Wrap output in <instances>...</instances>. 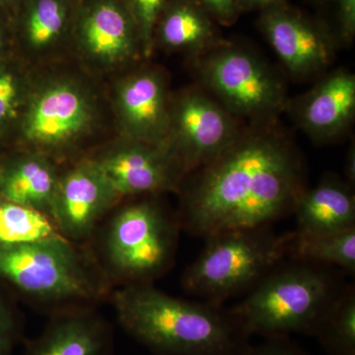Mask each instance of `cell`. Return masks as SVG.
<instances>
[{
  "instance_id": "1",
  "label": "cell",
  "mask_w": 355,
  "mask_h": 355,
  "mask_svg": "<svg viewBox=\"0 0 355 355\" xmlns=\"http://www.w3.org/2000/svg\"><path fill=\"white\" fill-rule=\"evenodd\" d=\"M306 189L304 159L279 121L247 123L224 153L184 178L178 218L205 240L272 225L293 214Z\"/></svg>"
},
{
  "instance_id": "2",
  "label": "cell",
  "mask_w": 355,
  "mask_h": 355,
  "mask_svg": "<svg viewBox=\"0 0 355 355\" xmlns=\"http://www.w3.org/2000/svg\"><path fill=\"white\" fill-rule=\"evenodd\" d=\"M113 305L121 328L156 355H247L252 336L232 309L173 297L153 284L121 286Z\"/></svg>"
},
{
  "instance_id": "3",
  "label": "cell",
  "mask_w": 355,
  "mask_h": 355,
  "mask_svg": "<svg viewBox=\"0 0 355 355\" xmlns=\"http://www.w3.org/2000/svg\"><path fill=\"white\" fill-rule=\"evenodd\" d=\"M323 266L293 260L282 263L231 309L251 336H314L343 287Z\"/></svg>"
},
{
  "instance_id": "4",
  "label": "cell",
  "mask_w": 355,
  "mask_h": 355,
  "mask_svg": "<svg viewBox=\"0 0 355 355\" xmlns=\"http://www.w3.org/2000/svg\"><path fill=\"white\" fill-rule=\"evenodd\" d=\"M291 232L272 225L237 229L210 236L202 253L184 270V291L212 304L251 291L287 259Z\"/></svg>"
},
{
  "instance_id": "5",
  "label": "cell",
  "mask_w": 355,
  "mask_h": 355,
  "mask_svg": "<svg viewBox=\"0 0 355 355\" xmlns=\"http://www.w3.org/2000/svg\"><path fill=\"white\" fill-rule=\"evenodd\" d=\"M191 60L200 86L236 118L259 125L284 113L289 97L284 76L248 44L223 39Z\"/></svg>"
},
{
  "instance_id": "6",
  "label": "cell",
  "mask_w": 355,
  "mask_h": 355,
  "mask_svg": "<svg viewBox=\"0 0 355 355\" xmlns=\"http://www.w3.org/2000/svg\"><path fill=\"white\" fill-rule=\"evenodd\" d=\"M0 279L46 304L91 303L108 292L106 277L64 237L0 244Z\"/></svg>"
},
{
  "instance_id": "7",
  "label": "cell",
  "mask_w": 355,
  "mask_h": 355,
  "mask_svg": "<svg viewBox=\"0 0 355 355\" xmlns=\"http://www.w3.org/2000/svg\"><path fill=\"white\" fill-rule=\"evenodd\" d=\"M180 229L178 216L150 198L121 207L104 236L107 270L121 286L153 284L174 263Z\"/></svg>"
},
{
  "instance_id": "8",
  "label": "cell",
  "mask_w": 355,
  "mask_h": 355,
  "mask_svg": "<svg viewBox=\"0 0 355 355\" xmlns=\"http://www.w3.org/2000/svg\"><path fill=\"white\" fill-rule=\"evenodd\" d=\"M245 125L202 86H193L171 98L165 146L186 178L224 153Z\"/></svg>"
},
{
  "instance_id": "9",
  "label": "cell",
  "mask_w": 355,
  "mask_h": 355,
  "mask_svg": "<svg viewBox=\"0 0 355 355\" xmlns=\"http://www.w3.org/2000/svg\"><path fill=\"white\" fill-rule=\"evenodd\" d=\"M257 26L296 81L324 76L342 48L323 21L289 2L260 11Z\"/></svg>"
},
{
  "instance_id": "10",
  "label": "cell",
  "mask_w": 355,
  "mask_h": 355,
  "mask_svg": "<svg viewBox=\"0 0 355 355\" xmlns=\"http://www.w3.org/2000/svg\"><path fill=\"white\" fill-rule=\"evenodd\" d=\"M94 118V104L80 84L53 79L31 91L19 125L23 139L30 146L60 150L81 139Z\"/></svg>"
},
{
  "instance_id": "11",
  "label": "cell",
  "mask_w": 355,
  "mask_h": 355,
  "mask_svg": "<svg viewBox=\"0 0 355 355\" xmlns=\"http://www.w3.org/2000/svg\"><path fill=\"white\" fill-rule=\"evenodd\" d=\"M70 42L103 69L123 67L144 55L127 0H79Z\"/></svg>"
},
{
  "instance_id": "12",
  "label": "cell",
  "mask_w": 355,
  "mask_h": 355,
  "mask_svg": "<svg viewBox=\"0 0 355 355\" xmlns=\"http://www.w3.org/2000/svg\"><path fill=\"white\" fill-rule=\"evenodd\" d=\"M120 200L94 159L83 161L58 177L50 218L65 239L80 241Z\"/></svg>"
},
{
  "instance_id": "13",
  "label": "cell",
  "mask_w": 355,
  "mask_h": 355,
  "mask_svg": "<svg viewBox=\"0 0 355 355\" xmlns=\"http://www.w3.org/2000/svg\"><path fill=\"white\" fill-rule=\"evenodd\" d=\"M284 113L318 144L340 141L355 119V76L345 69L326 72L312 88L289 98Z\"/></svg>"
},
{
  "instance_id": "14",
  "label": "cell",
  "mask_w": 355,
  "mask_h": 355,
  "mask_svg": "<svg viewBox=\"0 0 355 355\" xmlns=\"http://www.w3.org/2000/svg\"><path fill=\"white\" fill-rule=\"evenodd\" d=\"M94 160L121 198L179 191L184 179L165 144L125 139Z\"/></svg>"
},
{
  "instance_id": "15",
  "label": "cell",
  "mask_w": 355,
  "mask_h": 355,
  "mask_svg": "<svg viewBox=\"0 0 355 355\" xmlns=\"http://www.w3.org/2000/svg\"><path fill=\"white\" fill-rule=\"evenodd\" d=\"M167 83L160 70L142 69L125 77L116 89V114L127 139L163 146L170 125Z\"/></svg>"
},
{
  "instance_id": "16",
  "label": "cell",
  "mask_w": 355,
  "mask_h": 355,
  "mask_svg": "<svg viewBox=\"0 0 355 355\" xmlns=\"http://www.w3.org/2000/svg\"><path fill=\"white\" fill-rule=\"evenodd\" d=\"M113 334L101 316L78 308L58 313L24 355H112Z\"/></svg>"
},
{
  "instance_id": "17",
  "label": "cell",
  "mask_w": 355,
  "mask_h": 355,
  "mask_svg": "<svg viewBox=\"0 0 355 355\" xmlns=\"http://www.w3.org/2000/svg\"><path fill=\"white\" fill-rule=\"evenodd\" d=\"M293 214L299 234H329L355 228L352 184L338 175H326L314 188L303 191Z\"/></svg>"
},
{
  "instance_id": "18",
  "label": "cell",
  "mask_w": 355,
  "mask_h": 355,
  "mask_svg": "<svg viewBox=\"0 0 355 355\" xmlns=\"http://www.w3.org/2000/svg\"><path fill=\"white\" fill-rule=\"evenodd\" d=\"M219 24L198 0H166L154 29V46L191 58L220 43Z\"/></svg>"
},
{
  "instance_id": "19",
  "label": "cell",
  "mask_w": 355,
  "mask_h": 355,
  "mask_svg": "<svg viewBox=\"0 0 355 355\" xmlns=\"http://www.w3.org/2000/svg\"><path fill=\"white\" fill-rule=\"evenodd\" d=\"M79 0H23L12 15L13 39L43 53L70 41Z\"/></svg>"
},
{
  "instance_id": "20",
  "label": "cell",
  "mask_w": 355,
  "mask_h": 355,
  "mask_svg": "<svg viewBox=\"0 0 355 355\" xmlns=\"http://www.w3.org/2000/svg\"><path fill=\"white\" fill-rule=\"evenodd\" d=\"M55 167L41 153H29L3 162L0 198L39 210L50 217L58 181Z\"/></svg>"
},
{
  "instance_id": "21",
  "label": "cell",
  "mask_w": 355,
  "mask_h": 355,
  "mask_svg": "<svg viewBox=\"0 0 355 355\" xmlns=\"http://www.w3.org/2000/svg\"><path fill=\"white\" fill-rule=\"evenodd\" d=\"M287 258L322 266H336L355 272V228L329 234L291 232Z\"/></svg>"
},
{
  "instance_id": "22",
  "label": "cell",
  "mask_w": 355,
  "mask_h": 355,
  "mask_svg": "<svg viewBox=\"0 0 355 355\" xmlns=\"http://www.w3.org/2000/svg\"><path fill=\"white\" fill-rule=\"evenodd\" d=\"M330 355H355V289L343 287L324 313L314 336Z\"/></svg>"
},
{
  "instance_id": "23",
  "label": "cell",
  "mask_w": 355,
  "mask_h": 355,
  "mask_svg": "<svg viewBox=\"0 0 355 355\" xmlns=\"http://www.w3.org/2000/svg\"><path fill=\"white\" fill-rule=\"evenodd\" d=\"M64 237L39 210L0 198V244H23Z\"/></svg>"
},
{
  "instance_id": "24",
  "label": "cell",
  "mask_w": 355,
  "mask_h": 355,
  "mask_svg": "<svg viewBox=\"0 0 355 355\" xmlns=\"http://www.w3.org/2000/svg\"><path fill=\"white\" fill-rule=\"evenodd\" d=\"M31 91L19 65L7 55L0 58V139L19 123Z\"/></svg>"
},
{
  "instance_id": "25",
  "label": "cell",
  "mask_w": 355,
  "mask_h": 355,
  "mask_svg": "<svg viewBox=\"0 0 355 355\" xmlns=\"http://www.w3.org/2000/svg\"><path fill=\"white\" fill-rule=\"evenodd\" d=\"M315 15L328 26L340 46H352L355 38V0H308Z\"/></svg>"
},
{
  "instance_id": "26",
  "label": "cell",
  "mask_w": 355,
  "mask_h": 355,
  "mask_svg": "<svg viewBox=\"0 0 355 355\" xmlns=\"http://www.w3.org/2000/svg\"><path fill=\"white\" fill-rule=\"evenodd\" d=\"M130 12L139 30L144 57H149L154 49L153 35L156 22L166 0H127Z\"/></svg>"
},
{
  "instance_id": "27",
  "label": "cell",
  "mask_w": 355,
  "mask_h": 355,
  "mask_svg": "<svg viewBox=\"0 0 355 355\" xmlns=\"http://www.w3.org/2000/svg\"><path fill=\"white\" fill-rule=\"evenodd\" d=\"M19 336V327L12 312L0 298V355H12Z\"/></svg>"
},
{
  "instance_id": "28",
  "label": "cell",
  "mask_w": 355,
  "mask_h": 355,
  "mask_svg": "<svg viewBox=\"0 0 355 355\" xmlns=\"http://www.w3.org/2000/svg\"><path fill=\"white\" fill-rule=\"evenodd\" d=\"M247 355H306L288 336L266 338L258 345H252Z\"/></svg>"
},
{
  "instance_id": "29",
  "label": "cell",
  "mask_w": 355,
  "mask_h": 355,
  "mask_svg": "<svg viewBox=\"0 0 355 355\" xmlns=\"http://www.w3.org/2000/svg\"><path fill=\"white\" fill-rule=\"evenodd\" d=\"M214 20L221 26L235 24L241 14L238 11L235 0H198Z\"/></svg>"
},
{
  "instance_id": "30",
  "label": "cell",
  "mask_w": 355,
  "mask_h": 355,
  "mask_svg": "<svg viewBox=\"0 0 355 355\" xmlns=\"http://www.w3.org/2000/svg\"><path fill=\"white\" fill-rule=\"evenodd\" d=\"M12 39V17L0 7V58L7 55Z\"/></svg>"
},
{
  "instance_id": "31",
  "label": "cell",
  "mask_w": 355,
  "mask_h": 355,
  "mask_svg": "<svg viewBox=\"0 0 355 355\" xmlns=\"http://www.w3.org/2000/svg\"><path fill=\"white\" fill-rule=\"evenodd\" d=\"M288 2V0H235L236 6L240 14L249 11H260L277 4Z\"/></svg>"
},
{
  "instance_id": "32",
  "label": "cell",
  "mask_w": 355,
  "mask_h": 355,
  "mask_svg": "<svg viewBox=\"0 0 355 355\" xmlns=\"http://www.w3.org/2000/svg\"><path fill=\"white\" fill-rule=\"evenodd\" d=\"M345 176L347 181L350 184H354L355 182V146L354 142L352 146H349L345 155Z\"/></svg>"
},
{
  "instance_id": "33",
  "label": "cell",
  "mask_w": 355,
  "mask_h": 355,
  "mask_svg": "<svg viewBox=\"0 0 355 355\" xmlns=\"http://www.w3.org/2000/svg\"><path fill=\"white\" fill-rule=\"evenodd\" d=\"M22 2L23 0H0V7L4 9L7 13L10 14L11 17H12L16 9L19 7Z\"/></svg>"
},
{
  "instance_id": "34",
  "label": "cell",
  "mask_w": 355,
  "mask_h": 355,
  "mask_svg": "<svg viewBox=\"0 0 355 355\" xmlns=\"http://www.w3.org/2000/svg\"><path fill=\"white\" fill-rule=\"evenodd\" d=\"M2 168H3V162H0V177H1Z\"/></svg>"
}]
</instances>
